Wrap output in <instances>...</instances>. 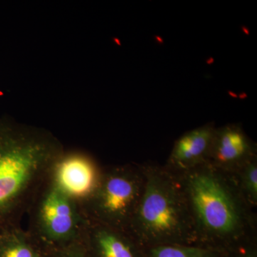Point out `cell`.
I'll return each instance as SVG.
<instances>
[{
    "label": "cell",
    "mask_w": 257,
    "mask_h": 257,
    "mask_svg": "<svg viewBox=\"0 0 257 257\" xmlns=\"http://www.w3.org/2000/svg\"><path fill=\"white\" fill-rule=\"evenodd\" d=\"M178 175L198 241L229 243L248 229V204L234 174L204 163Z\"/></svg>",
    "instance_id": "cell-1"
},
{
    "label": "cell",
    "mask_w": 257,
    "mask_h": 257,
    "mask_svg": "<svg viewBox=\"0 0 257 257\" xmlns=\"http://www.w3.org/2000/svg\"><path fill=\"white\" fill-rule=\"evenodd\" d=\"M143 195L133 219L140 241L150 246L197 242L192 214L177 174L168 169H143Z\"/></svg>",
    "instance_id": "cell-2"
},
{
    "label": "cell",
    "mask_w": 257,
    "mask_h": 257,
    "mask_svg": "<svg viewBox=\"0 0 257 257\" xmlns=\"http://www.w3.org/2000/svg\"><path fill=\"white\" fill-rule=\"evenodd\" d=\"M12 135L0 124V224L37 170L40 157L36 148L23 147Z\"/></svg>",
    "instance_id": "cell-3"
},
{
    "label": "cell",
    "mask_w": 257,
    "mask_h": 257,
    "mask_svg": "<svg viewBox=\"0 0 257 257\" xmlns=\"http://www.w3.org/2000/svg\"><path fill=\"white\" fill-rule=\"evenodd\" d=\"M145 176L140 174H118L108 177L103 184L99 207L107 217L133 220L143 195Z\"/></svg>",
    "instance_id": "cell-4"
},
{
    "label": "cell",
    "mask_w": 257,
    "mask_h": 257,
    "mask_svg": "<svg viewBox=\"0 0 257 257\" xmlns=\"http://www.w3.org/2000/svg\"><path fill=\"white\" fill-rule=\"evenodd\" d=\"M254 157L256 146L239 125L216 128L208 163L224 172L235 174Z\"/></svg>",
    "instance_id": "cell-5"
},
{
    "label": "cell",
    "mask_w": 257,
    "mask_h": 257,
    "mask_svg": "<svg viewBox=\"0 0 257 257\" xmlns=\"http://www.w3.org/2000/svg\"><path fill=\"white\" fill-rule=\"evenodd\" d=\"M216 127L207 124L182 135L175 142L167 163V169L181 173L207 163Z\"/></svg>",
    "instance_id": "cell-6"
},
{
    "label": "cell",
    "mask_w": 257,
    "mask_h": 257,
    "mask_svg": "<svg viewBox=\"0 0 257 257\" xmlns=\"http://www.w3.org/2000/svg\"><path fill=\"white\" fill-rule=\"evenodd\" d=\"M57 179L64 192L74 197H82L92 192L95 186V170L87 160L73 157L60 164Z\"/></svg>",
    "instance_id": "cell-7"
},
{
    "label": "cell",
    "mask_w": 257,
    "mask_h": 257,
    "mask_svg": "<svg viewBox=\"0 0 257 257\" xmlns=\"http://www.w3.org/2000/svg\"><path fill=\"white\" fill-rule=\"evenodd\" d=\"M42 217L48 229L55 236H64L73 227V214L70 205L57 191L51 192L44 202Z\"/></svg>",
    "instance_id": "cell-8"
},
{
    "label": "cell",
    "mask_w": 257,
    "mask_h": 257,
    "mask_svg": "<svg viewBox=\"0 0 257 257\" xmlns=\"http://www.w3.org/2000/svg\"><path fill=\"white\" fill-rule=\"evenodd\" d=\"M149 257H218V253L202 246L165 244L152 246Z\"/></svg>",
    "instance_id": "cell-9"
},
{
    "label": "cell",
    "mask_w": 257,
    "mask_h": 257,
    "mask_svg": "<svg viewBox=\"0 0 257 257\" xmlns=\"http://www.w3.org/2000/svg\"><path fill=\"white\" fill-rule=\"evenodd\" d=\"M96 240L101 257H138L126 241L111 231H101Z\"/></svg>",
    "instance_id": "cell-10"
},
{
    "label": "cell",
    "mask_w": 257,
    "mask_h": 257,
    "mask_svg": "<svg viewBox=\"0 0 257 257\" xmlns=\"http://www.w3.org/2000/svg\"><path fill=\"white\" fill-rule=\"evenodd\" d=\"M240 191L248 206L257 204V160H250L234 174Z\"/></svg>",
    "instance_id": "cell-11"
},
{
    "label": "cell",
    "mask_w": 257,
    "mask_h": 257,
    "mask_svg": "<svg viewBox=\"0 0 257 257\" xmlns=\"http://www.w3.org/2000/svg\"><path fill=\"white\" fill-rule=\"evenodd\" d=\"M0 257H35L31 248L11 237L0 236Z\"/></svg>",
    "instance_id": "cell-12"
},
{
    "label": "cell",
    "mask_w": 257,
    "mask_h": 257,
    "mask_svg": "<svg viewBox=\"0 0 257 257\" xmlns=\"http://www.w3.org/2000/svg\"><path fill=\"white\" fill-rule=\"evenodd\" d=\"M239 257H256V256H255L254 255L252 254V253H243V254L241 255V256H239Z\"/></svg>",
    "instance_id": "cell-13"
}]
</instances>
